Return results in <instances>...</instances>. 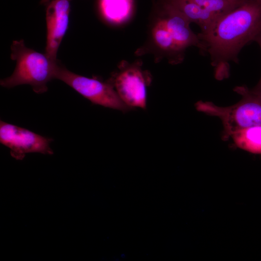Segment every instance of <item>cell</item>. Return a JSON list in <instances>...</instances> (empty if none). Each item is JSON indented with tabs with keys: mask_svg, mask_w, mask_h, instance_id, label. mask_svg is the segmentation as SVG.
<instances>
[{
	"mask_svg": "<svg viewBox=\"0 0 261 261\" xmlns=\"http://www.w3.org/2000/svg\"><path fill=\"white\" fill-rule=\"evenodd\" d=\"M158 14L178 45L185 51L189 47H199L198 34L191 29L189 20L177 9L161 0Z\"/></svg>",
	"mask_w": 261,
	"mask_h": 261,
	"instance_id": "obj_9",
	"label": "cell"
},
{
	"mask_svg": "<svg viewBox=\"0 0 261 261\" xmlns=\"http://www.w3.org/2000/svg\"><path fill=\"white\" fill-rule=\"evenodd\" d=\"M52 138L44 137L26 129L0 121V143L10 149L11 155L22 160L26 154L38 152L52 155L50 147Z\"/></svg>",
	"mask_w": 261,
	"mask_h": 261,
	"instance_id": "obj_6",
	"label": "cell"
},
{
	"mask_svg": "<svg viewBox=\"0 0 261 261\" xmlns=\"http://www.w3.org/2000/svg\"><path fill=\"white\" fill-rule=\"evenodd\" d=\"M100 4L105 19L115 25L127 21L133 10V0H100Z\"/></svg>",
	"mask_w": 261,
	"mask_h": 261,
	"instance_id": "obj_11",
	"label": "cell"
},
{
	"mask_svg": "<svg viewBox=\"0 0 261 261\" xmlns=\"http://www.w3.org/2000/svg\"><path fill=\"white\" fill-rule=\"evenodd\" d=\"M135 53L154 55L157 62L166 58L173 65L178 64L184 59L185 51L177 44L158 14L152 22L148 40Z\"/></svg>",
	"mask_w": 261,
	"mask_h": 261,
	"instance_id": "obj_7",
	"label": "cell"
},
{
	"mask_svg": "<svg viewBox=\"0 0 261 261\" xmlns=\"http://www.w3.org/2000/svg\"><path fill=\"white\" fill-rule=\"evenodd\" d=\"M51 0H41V4L47 3H48L49 1H50Z\"/></svg>",
	"mask_w": 261,
	"mask_h": 261,
	"instance_id": "obj_15",
	"label": "cell"
},
{
	"mask_svg": "<svg viewBox=\"0 0 261 261\" xmlns=\"http://www.w3.org/2000/svg\"><path fill=\"white\" fill-rule=\"evenodd\" d=\"M182 13L191 23L196 24L200 32L207 30L219 17L202 8L192 0H163Z\"/></svg>",
	"mask_w": 261,
	"mask_h": 261,
	"instance_id": "obj_10",
	"label": "cell"
},
{
	"mask_svg": "<svg viewBox=\"0 0 261 261\" xmlns=\"http://www.w3.org/2000/svg\"><path fill=\"white\" fill-rule=\"evenodd\" d=\"M108 80L126 104L132 108L146 109L147 88L152 78L149 71L143 69L141 61L122 60Z\"/></svg>",
	"mask_w": 261,
	"mask_h": 261,
	"instance_id": "obj_5",
	"label": "cell"
},
{
	"mask_svg": "<svg viewBox=\"0 0 261 261\" xmlns=\"http://www.w3.org/2000/svg\"><path fill=\"white\" fill-rule=\"evenodd\" d=\"M234 91L242 98L232 105L222 107L202 101L195 104L198 111L221 120L224 140L229 139L232 134L240 130L261 125V91L243 85L236 87Z\"/></svg>",
	"mask_w": 261,
	"mask_h": 261,
	"instance_id": "obj_3",
	"label": "cell"
},
{
	"mask_svg": "<svg viewBox=\"0 0 261 261\" xmlns=\"http://www.w3.org/2000/svg\"><path fill=\"white\" fill-rule=\"evenodd\" d=\"M254 41L258 44L261 50V33L255 38ZM254 88L257 90L261 91V76L258 83Z\"/></svg>",
	"mask_w": 261,
	"mask_h": 261,
	"instance_id": "obj_14",
	"label": "cell"
},
{
	"mask_svg": "<svg viewBox=\"0 0 261 261\" xmlns=\"http://www.w3.org/2000/svg\"><path fill=\"white\" fill-rule=\"evenodd\" d=\"M261 33V0H244L198 33V49L208 55L216 78L221 80L229 75L230 62H238L241 49Z\"/></svg>",
	"mask_w": 261,
	"mask_h": 261,
	"instance_id": "obj_1",
	"label": "cell"
},
{
	"mask_svg": "<svg viewBox=\"0 0 261 261\" xmlns=\"http://www.w3.org/2000/svg\"><path fill=\"white\" fill-rule=\"evenodd\" d=\"M70 0H52L46 8L45 54L53 60H57L58 49L68 28Z\"/></svg>",
	"mask_w": 261,
	"mask_h": 261,
	"instance_id": "obj_8",
	"label": "cell"
},
{
	"mask_svg": "<svg viewBox=\"0 0 261 261\" xmlns=\"http://www.w3.org/2000/svg\"><path fill=\"white\" fill-rule=\"evenodd\" d=\"M11 50V58L16 61V66L11 76L0 80V85L12 88L29 85L36 93L46 92L47 83L55 79L58 60L27 47L22 39L14 41Z\"/></svg>",
	"mask_w": 261,
	"mask_h": 261,
	"instance_id": "obj_2",
	"label": "cell"
},
{
	"mask_svg": "<svg viewBox=\"0 0 261 261\" xmlns=\"http://www.w3.org/2000/svg\"><path fill=\"white\" fill-rule=\"evenodd\" d=\"M208 12L220 16L240 5L244 0H192Z\"/></svg>",
	"mask_w": 261,
	"mask_h": 261,
	"instance_id": "obj_13",
	"label": "cell"
},
{
	"mask_svg": "<svg viewBox=\"0 0 261 261\" xmlns=\"http://www.w3.org/2000/svg\"><path fill=\"white\" fill-rule=\"evenodd\" d=\"M55 79L63 81L94 104L124 113L133 109L121 99L108 80L103 81L95 77L89 78L77 74L59 63Z\"/></svg>",
	"mask_w": 261,
	"mask_h": 261,
	"instance_id": "obj_4",
	"label": "cell"
},
{
	"mask_svg": "<svg viewBox=\"0 0 261 261\" xmlns=\"http://www.w3.org/2000/svg\"><path fill=\"white\" fill-rule=\"evenodd\" d=\"M238 147L256 154H261V125L244 128L232 134Z\"/></svg>",
	"mask_w": 261,
	"mask_h": 261,
	"instance_id": "obj_12",
	"label": "cell"
}]
</instances>
